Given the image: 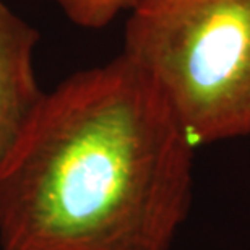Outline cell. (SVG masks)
Wrapping results in <instances>:
<instances>
[{
    "label": "cell",
    "instance_id": "obj_1",
    "mask_svg": "<svg viewBox=\"0 0 250 250\" xmlns=\"http://www.w3.org/2000/svg\"><path fill=\"white\" fill-rule=\"evenodd\" d=\"M195 149L127 54L68 75L0 161V250H171Z\"/></svg>",
    "mask_w": 250,
    "mask_h": 250
},
{
    "label": "cell",
    "instance_id": "obj_2",
    "mask_svg": "<svg viewBox=\"0 0 250 250\" xmlns=\"http://www.w3.org/2000/svg\"><path fill=\"white\" fill-rule=\"evenodd\" d=\"M122 52L159 84L197 148L250 137V0H137Z\"/></svg>",
    "mask_w": 250,
    "mask_h": 250
},
{
    "label": "cell",
    "instance_id": "obj_3",
    "mask_svg": "<svg viewBox=\"0 0 250 250\" xmlns=\"http://www.w3.org/2000/svg\"><path fill=\"white\" fill-rule=\"evenodd\" d=\"M41 34L0 0V161L44 96L34 70Z\"/></svg>",
    "mask_w": 250,
    "mask_h": 250
},
{
    "label": "cell",
    "instance_id": "obj_4",
    "mask_svg": "<svg viewBox=\"0 0 250 250\" xmlns=\"http://www.w3.org/2000/svg\"><path fill=\"white\" fill-rule=\"evenodd\" d=\"M137 0H56L65 18L77 28L99 31L122 13H127Z\"/></svg>",
    "mask_w": 250,
    "mask_h": 250
}]
</instances>
